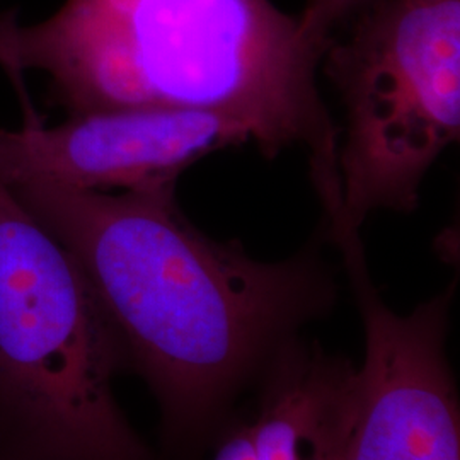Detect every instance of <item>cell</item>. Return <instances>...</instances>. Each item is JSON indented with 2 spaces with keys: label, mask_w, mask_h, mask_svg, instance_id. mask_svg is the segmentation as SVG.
<instances>
[{
  "label": "cell",
  "mask_w": 460,
  "mask_h": 460,
  "mask_svg": "<svg viewBox=\"0 0 460 460\" xmlns=\"http://www.w3.org/2000/svg\"><path fill=\"white\" fill-rule=\"evenodd\" d=\"M81 264L128 370L159 402L164 444L184 450L307 323L332 309L336 281L315 243L277 263L215 241L176 201V182L119 195L7 184Z\"/></svg>",
  "instance_id": "obj_1"
},
{
  "label": "cell",
  "mask_w": 460,
  "mask_h": 460,
  "mask_svg": "<svg viewBox=\"0 0 460 460\" xmlns=\"http://www.w3.org/2000/svg\"><path fill=\"white\" fill-rule=\"evenodd\" d=\"M323 51L270 0H66L22 24L0 11V66L49 75L70 116L169 108L226 116L268 159L305 148L336 167L338 125L317 87Z\"/></svg>",
  "instance_id": "obj_2"
},
{
  "label": "cell",
  "mask_w": 460,
  "mask_h": 460,
  "mask_svg": "<svg viewBox=\"0 0 460 460\" xmlns=\"http://www.w3.org/2000/svg\"><path fill=\"white\" fill-rule=\"evenodd\" d=\"M125 370L81 264L0 181V460H155L116 401Z\"/></svg>",
  "instance_id": "obj_3"
},
{
  "label": "cell",
  "mask_w": 460,
  "mask_h": 460,
  "mask_svg": "<svg viewBox=\"0 0 460 460\" xmlns=\"http://www.w3.org/2000/svg\"><path fill=\"white\" fill-rule=\"evenodd\" d=\"M321 64L343 108L340 208L357 229L411 214L431 165L460 135V0H372ZM340 28V30H341Z\"/></svg>",
  "instance_id": "obj_4"
},
{
  "label": "cell",
  "mask_w": 460,
  "mask_h": 460,
  "mask_svg": "<svg viewBox=\"0 0 460 460\" xmlns=\"http://www.w3.org/2000/svg\"><path fill=\"white\" fill-rule=\"evenodd\" d=\"M365 328L346 460H460L459 401L445 357L456 285L395 314L374 287L360 229L326 215Z\"/></svg>",
  "instance_id": "obj_5"
},
{
  "label": "cell",
  "mask_w": 460,
  "mask_h": 460,
  "mask_svg": "<svg viewBox=\"0 0 460 460\" xmlns=\"http://www.w3.org/2000/svg\"><path fill=\"white\" fill-rule=\"evenodd\" d=\"M247 142L251 133L243 123L190 110L98 111L51 128L33 118L21 130L0 128V181L101 193L178 184L199 159Z\"/></svg>",
  "instance_id": "obj_6"
},
{
  "label": "cell",
  "mask_w": 460,
  "mask_h": 460,
  "mask_svg": "<svg viewBox=\"0 0 460 460\" xmlns=\"http://www.w3.org/2000/svg\"><path fill=\"white\" fill-rule=\"evenodd\" d=\"M264 368L258 410L224 435L214 460H346L357 367L296 336Z\"/></svg>",
  "instance_id": "obj_7"
},
{
  "label": "cell",
  "mask_w": 460,
  "mask_h": 460,
  "mask_svg": "<svg viewBox=\"0 0 460 460\" xmlns=\"http://www.w3.org/2000/svg\"><path fill=\"white\" fill-rule=\"evenodd\" d=\"M368 2L372 0H307L298 17L300 31L311 45L324 53L332 34Z\"/></svg>",
  "instance_id": "obj_8"
}]
</instances>
